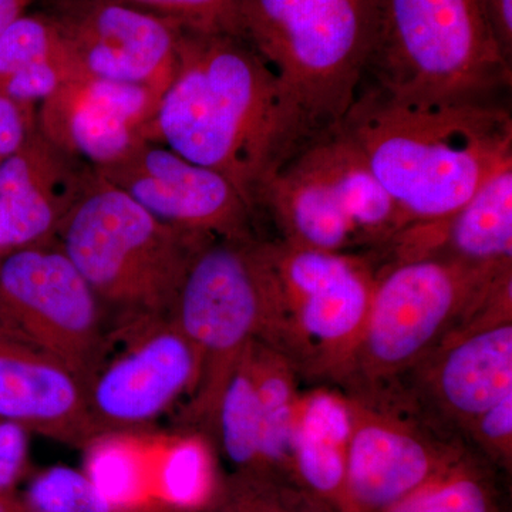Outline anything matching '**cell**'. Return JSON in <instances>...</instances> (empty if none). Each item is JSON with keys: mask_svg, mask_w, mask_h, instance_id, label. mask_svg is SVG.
Segmentation results:
<instances>
[{"mask_svg": "<svg viewBox=\"0 0 512 512\" xmlns=\"http://www.w3.org/2000/svg\"><path fill=\"white\" fill-rule=\"evenodd\" d=\"M97 174L158 220L210 238H251L252 218L227 178L154 141L144 140Z\"/></svg>", "mask_w": 512, "mask_h": 512, "instance_id": "cell-14", "label": "cell"}, {"mask_svg": "<svg viewBox=\"0 0 512 512\" xmlns=\"http://www.w3.org/2000/svg\"><path fill=\"white\" fill-rule=\"evenodd\" d=\"M64 55L69 52L53 23L40 10L23 13L0 35V90L16 73Z\"/></svg>", "mask_w": 512, "mask_h": 512, "instance_id": "cell-26", "label": "cell"}, {"mask_svg": "<svg viewBox=\"0 0 512 512\" xmlns=\"http://www.w3.org/2000/svg\"><path fill=\"white\" fill-rule=\"evenodd\" d=\"M393 383L436 426L463 439L478 414L512 392V320L447 335Z\"/></svg>", "mask_w": 512, "mask_h": 512, "instance_id": "cell-15", "label": "cell"}, {"mask_svg": "<svg viewBox=\"0 0 512 512\" xmlns=\"http://www.w3.org/2000/svg\"><path fill=\"white\" fill-rule=\"evenodd\" d=\"M0 512H32L16 491L0 493Z\"/></svg>", "mask_w": 512, "mask_h": 512, "instance_id": "cell-33", "label": "cell"}, {"mask_svg": "<svg viewBox=\"0 0 512 512\" xmlns=\"http://www.w3.org/2000/svg\"><path fill=\"white\" fill-rule=\"evenodd\" d=\"M274 316L266 343L299 376L339 384L365 330L379 259L375 252H323L266 241ZM265 342V340H264Z\"/></svg>", "mask_w": 512, "mask_h": 512, "instance_id": "cell-9", "label": "cell"}, {"mask_svg": "<svg viewBox=\"0 0 512 512\" xmlns=\"http://www.w3.org/2000/svg\"><path fill=\"white\" fill-rule=\"evenodd\" d=\"M19 495L32 512H116L83 470L73 467L37 471Z\"/></svg>", "mask_w": 512, "mask_h": 512, "instance_id": "cell-25", "label": "cell"}, {"mask_svg": "<svg viewBox=\"0 0 512 512\" xmlns=\"http://www.w3.org/2000/svg\"><path fill=\"white\" fill-rule=\"evenodd\" d=\"M318 136L244 37L181 29L174 74L146 140L227 178L256 214L269 181Z\"/></svg>", "mask_w": 512, "mask_h": 512, "instance_id": "cell-1", "label": "cell"}, {"mask_svg": "<svg viewBox=\"0 0 512 512\" xmlns=\"http://www.w3.org/2000/svg\"><path fill=\"white\" fill-rule=\"evenodd\" d=\"M93 171L35 123L23 146L0 163V258L53 241Z\"/></svg>", "mask_w": 512, "mask_h": 512, "instance_id": "cell-17", "label": "cell"}, {"mask_svg": "<svg viewBox=\"0 0 512 512\" xmlns=\"http://www.w3.org/2000/svg\"><path fill=\"white\" fill-rule=\"evenodd\" d=\"M491 467L512 468V392L468 424L463 436Z\"/></svg>", "mask_w": 512, "mask_h": 512, "instance_id": "cell-28", "label": "cell"}, {"mask_svg": "<svg viewBox=\"0 0 512 512\" xmlns=\"http://www.w3.org/2000/svg\"><path fill=\"white\" fill-rule=\"evenodd\" d=\"M198 376L197 350L171 316L111 322L83 383L94 437L146 429L191 396Z\"/></svg>", "mask_w": 512, "mask_h": 512, "instance_id": "cell-12", "label": "cell"}, {"mask_svg": "<svg viewBox=\"0 0 512 512\" xmlns=\"http://www.w3.org/2000/svg\"><path fill=\"white\" fill-rule=\"evenodd\" d=\"M352 412L342 389L320 386L299 396L292 437L296 484L340 512L345 495Z\"/></svg>", "mask_w": 512, "mask_h": 512, "instance_id": "cell-20", "label": "cell"}, {"mask_svg": "<svg viewBox=\"0 0 512 512\" xmlns=\"http://www.w3.org/2000/svg\"><path fill=\"white\" fill-rule=\"evenodd\" d=\"M261 208L274 218L281 241L313 251H382L409 227L339 127L313 138L274 175Z\"/></svg>", "mask_w": 512, "mask_h": 512, "instance_id": "cell-6", "label": "cell"}, {"mask_svg": "<svg viewBox=\"0 0 512 512\" xmlns=\"http://www.w3.org/2000/svg\"><path fill=\"white\" fill-rule=\"evenodd\" d=\"M249 360L261 410V473L296 484L292 437L301 376L288 356L261 339L249 346Z\"/></svg>", "mask_w": 512, "mask_h": 512, "instance_id": "cell-21", "label": "cell"}, {"mask_svg": "<svg viewBox=\"0 0 512 512\" xmlns=\"http://www.w3.org/2000/svg\"><path fill=\"white\" fill-rule=\"evenodd\" d=\"M0 417L67 446L83 448L94 439L82 380L2 329Z\"/></svg>", "mask_w": 512, "mask_h": 512, "instance_id": "cell-18", "label": "cell"}, {"mask_svg": "<svg viewBox=\"0 0 512 512\" xmlns=\"http://www.w3.org/2000/svg\"><path fill=\"white\" fill-rule=\"evenodd\" d=\"M198 32L239 33V0H113Z\"/></svg>", "mask_w": 512, "mask_h": 512, "instance_id": "cell-27", "label": "cell"}, {"mask_svg": "<svg viewBox=\"0 0 512 512\" xmlns=\"http://www.w3.org/2000/svg\"><path fill=\"white\" fill-rule=\"evenodd\" d=\"M352 412L340 512H376L429 483L470 453L396 383L343 390Z\"/></svg>", "mask_w": 512, "mask_h": 512, "instance_id": "cell-10", "label": "cell"}, {"mask_svg": "<svg viewBox=\"0 0 512 512\" xmlns=\"http://www.w3.org/2000/svg\"><path fill=\"white\" fill-rule=\"evenodd\" d=\"M30 431L0 417V493L16 491L30 477Z\"/></svg>", "mask_w": 512, "mask_h": 512, "instance_id": "cell-29", "label": "cell"}, {"mask_svg": "<svg viewBox=\"0 0 512 512\" xmlns=\"http://www.w3.org/2000/svg\"><path fill=\"white\" fill-rule=\"evenodd\" d=\"M511 271L512 264L471 265L441 256L380 264L362 339L339 386L366 389L399 379Z\"/></svg>", "mask_w": 512, "mask_h": 512, "instance_id": "cell-7", "label": "cell"}, {"mask_svg": "<svg viewBox=\"0 0 512 512\" xmlns=\"http://www.w3.org/2000/svg\"><path fill=\"white\" fill-rule=\"evenodd\" d=\"M249 346L229 375L212 421L211 436L232 471H261V410Z\"/></svg>", "mask_w": 512, "mask_h": 512, "instance_id": "cell-22", "label": "cell"}, {"mask_svg": "<svg viewBox=\"0 0 512 512\" xmlns=\"http://www.w3.org/2000/svg\"><path fill=\"white\" fill-rule=\"evenodd\" d=\"M384 262L441 256L466 264H512V160L444 220L403 229L382 251Z\"/></svg>", "mask_w": 512, "mask_h": 512, "instance_id": "cell-19", "label": "cell"}, {"mask_svg": "<svg viewBox=\"0 0 512 512\" xmlns=\"http://www.w3.org/2000/svg\"><path fill=\"white\" fill-rule=\"evenodd\" d=\"M413 224L444 220L512 160V119L478 97L397 96L362 86L339 126Z\"/></svg>", "mask_w": 512, "mask_h": 512, "instance_id": "cell-2", "label": "cell"}, {"mask_svg": "<svg viewBox=\"0 0 512 512\" xmlns=\"http://www.w3.org/2000/svg\"><path fill=\"white\" fill-rule=\"evenodd\" d=\"M80 76L167 89L181 26L113 0H40Z\"/></svg>", "mask_w": 512, "mask_h": 512, "instance_id": "cell-13", "label": "cell"}, {"mask_svg": "<svg viewBox=\"0 0 512 512\" xmlns=\"http://www.w3.org/2000/svg\"><path fill=\"white\" fill-rule=\"evenodd\" d=\"M161 90L144 84L76 76L36 107L40 133L93 170L146 140Z\"/></svg>", "mask_w": 512, "mask_h": 512, "instance_id": "cell-16", "label": "cell"}, {"mask_svg": "<svg viewBox=\"0 0 512 512\" xmlns=\"http://www.w3.org/2000/svg\"><path fill=\"white\" fill-rule=\"evenodd\" d=\"M239 33L318 133L340 126L365 80V0H239Z\"/></svg>", "mask_w": 512, "mask_h": 512, "instance_id": "cell-8", "label": "cell"}, {"mask_svg": "<svg viewBox=\"0 0 512 512\" xmlns=\"http://www.w3.org/2000/svg\"><path fill=\"white\" fill-rule=\"evenodd\" d=\"M205 512H338L291 481L261 471H232Z\"/></svg>", "mask_w": 512, "mask_h": 512, "instance_id": "cell-24", "label": "cell"}, {"mask_svg": "<svg viewBox=\"0 0 512 512\" xmlns=\"http://www.w3.org/2000/svg\"><path fill=\"white\" fill-rule=\"evenodd\" d=\"M109 328L103 303L55 239L0 258V329L83 383Z\"/></svg>", "mask_w": 512, "mask_h": 512, "instance_id": "cell-11", "label": "cell"}, {"mask_svg": "<svg viewBox=\"0 0 512 512\" xmlns=\"http://www.w3.org/2000/svg\"><path fill=\"white\" fill-rule=\"evenodd\" d=\"M488 18L504 56L511 62L512 55V0H485Z\"/></svg>", "mask_w": 512, "mask_h": 512, "instance_id": "cell-31", "label": "cell"}, {"mask_svg": "<svg viewBox=\"0 0 512 512\" xmlns=\"http://www.w3.org/2000/svg\"><path fill=\"white\" fill-rule=\"evenodd\" d=\"M376 512H503L493 467L473 451L413 493Z\"/></svg>", "mask_w": 512, "mask_h": 512, "instance_id": "cell-23", "label": "cell"}, {"mask_svg": "<svg viewBox=\"0 0 512 512\" xmlns=\"http://www.w3.org/2000/svg\"><path fill=\"white\" fill-rule=\"evenodd\" d=\"M367 86L491 99L511 80L485 0H365ZM363 80V83H365Z\"/></svg>", "mask_w": 512, "mask_h": 512, "instance_id": "cell-4", "label": "cell"}, {"mask_svg": "<svg viewBox=\"0 0 512 512\" xmlns=\"http://www.w3.org/2000/svg\"><path fill=\"white\" fill-rule=\"evenodd\" d=\"M36 123V107L22 106L0 94V163L15 154Z\"/></svg>", "mask_w": 512, "mask_h": 512, "instance_id": "cell-30", "label": "cell"}, {"mask_svg": "<svg viewBox=\"0 0 512 512\" xmlns=\"http://www.w3.org/2000/svg\"><path fill=\"white\" fill-rule=\"evenodd\" d=\"M36 0H0V35L13 20L26 13V9Z\"/></svg>", "mask_w": 512, "mask_h": 512, "instance_id": "cell-32", "label": "cell"}, {"mask_svg": "<svg viewBox=\"0 0 512 512\" xmlns=\"http://www.w3.org/2000/svg\"><path fill=\"white\" fill-rule=\"evenodd\" d=\"M170 316L200 357V376L183 420L188 430L207 436L238 360L255 339L268 340L271 332L274 278L266 241L214 238L202 245Z\"/></svg>", "mask_w": 512, "mask_h": 512, "instance_id": "cell-5", "label": "cell"}, {"mask_svg": "<svg viewBox=\"0 0 512 512\" xmlns=\"http://www.w3.org/2000/svg\"><path fill=\"white\" fill-rule=\"evenodd\" d=\"M211 239L158 220L93 171L55 241L116 322L170 316L192 258Z\"/></svg>", "mask_w": 512, "mask_h": 512, "instance_id": "cell-3", "label": "cell"}]
</instances>
